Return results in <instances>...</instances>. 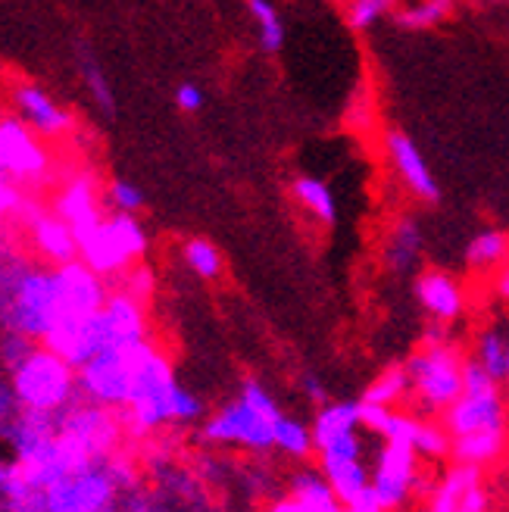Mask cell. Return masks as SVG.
Here are the masks:
<instances>
[{
    "label": "cell",
    "mask_w": 509,
    "mask_h": 512,
    "mask_svg": "<svg viewBox=\"0 0 509 512\" xmlns=\"http://www.w3.org/2000/svg\"><path fill=\"white\" fill-rule=\"evenodd\" d=\"M381 256H385V266L394 275L413 272V266L422 256V228L413 216H400L394 222V228L388 232V241H385V253Z\"/></svg>",
    "instance_id": "cell-19"
},
{
    "label": "cell",
    "mask_w": 509,
    "mask_h": 512,
    "mask_svg": "<svg viewBox=\"0 0 509 512\" xmlns=\"http://www.w3.org/2000/svg\"><path fill=\"white\" fill-rule=\"evenodd\" d=\"M491 285H494V294L503 303H509V260L500 269H494V281H491Z\"/></svg>",
    "instance_id": "cell-42"
},
{
    "label": "cell",
    "mask_w": 509,
    "mask_h": 512,
    "mask_svg": "<svg viewBox=\"0 0 509 512\" xmlns=\"http://www.w3.org/2000/svg\"><path fill=\"white\" fill-rule=\"evenodd\" d=\"M360 428V400H341V403H322L313 419V441L316 450L332 444L344 434Z\"/></svg>",
    "instance_id": "cell-21"
},
{
    "label": "cell",
    "mask_w": 509,
    "mask_h": 512,
    "mask_svg": "<svg viewBox=\"0 0 509 512\" xmlns=\"http://www.w3.org/2000/svg\"><path fill=\"white\" fill-rule=\"evenodd\" d=\"M147 338H150L147 303L113 288L107 303L100 306L97 313H91L88 319L75 322V325L54 328L41 344L60 353L69 366L79 369L97 353L135 344V341H147Z\"/></svg>",
    "instance_id": "cell-1"
},
{
    "label": "cell",
    "mask_w": 509,
    "mask_h": 512,
    "mask_svg": "<svg viewBox=\"0 0 509 512\" xmlns=\"http://www.w3.org/2000/svg\"><path fill=\"white\" fill-rule=\"evenodd\" d=\"M303 391H307V397L313 400V403H328V394H325V388H322V381L316 378V375H307L303 378Z\"/></svg>",
    "instance_id": "cell-43"
},
{
    "label": "cell",
    "mask_w": 509,
    "mask_h": 512,
    "mask_svg": "<svg viewBox=\"0 0 509 512\" xmlns=\"http://www.w3.org/2000/svg\"><path fill=\"white\" fill-rule=\"evenodd\" d=\"M509 450V428H481L460 434L450 441V459L453 463H466L478 469H491Z\"/></svg>",
    "instance_id": "cell-18"
},
{
    "label": "cell",
    "mask_w": 509,
    "mask_h": 512,
    "mask_svg": "<svg viewBox=\"0 0 509 512\" xmlns=\"http://www.w3.org/2000/svg\"><path fill=\"white\" fill-rule=\"evenodd\" d=\"M416 300L428 313V319H441V322H456L466 313V291L450 272L444 269H425L416 275Z\"/></svg>",
    "instance_id": "cell-16"
},
{
    "label": "cell",
    "mask_w": 509,
    "mask_h": 512,
    "mask_svg": "<svg viewBox=\"0 0 509 512\" xmlns=\"http://www.w3.org/2000/svg\"><path fill=\"white\" fill-rule=\"evenodd\" d=\"M0 175L16 185H41L50 175V150L35 128L16 116H0Z\"/></svg>",
    "instance_id": "cell-9"
},
{
    "label": "cell",
    "mask_w": 509,
    "mask_h": 512,
    "mask_svg": "<svg viewBox=\"0 0 509 512\" xmlns=\"http://www.w3.org/2000/svg\"><path fill=\"white\" fill-rule=\"evenodd\" d=\"M506 347H509V338L500 328H485L475 341V360L500 384L506 381Z\"/></svg>",
    "instance_id": "cell-28"
},
{
    "label": "cell",
    "mask_w": 509,
    "mask_h": 512,
    "mask_svg": "<svg viewBox=\"0 0 509 512\" xmlns=\"http://www.w3.org/2000/svg\"><path fill=\"white\" fill-rule=\"evenodd\" d=\"M50 210L60 213L72 225L75 235L85 232V228H91V225H97L100 219L107 216L104 203H100V182L88 172L66 178V185L60 188L54 203H50Z\"/></svg>",
    "instance_id": "cell-15"
},
{
    "label": "cell",
    "mask_w": 509,
    "mask_h": 512,
    "mask_svg": "<svg viewBox=\"0 0 509 512\" xmlns=\"http://www.w3.org/2000/svg\"><path fill=\"white\" fill-rule=\"evenodd\" d=\"M450 431L441 425V422H419V431H416V438H413V447L419 453V459H450Z\"/></svg>",
    "instance_id": "cell-30"
},
{
    "label": "cell",
    "mask_w": 509,
    "mask_h": 512,
    "mask_svg": "<svg viewBox=\"0 0 509 512\" xmlns=\"http://www.w3.org/2000/svg\"><path fill=\"white\" fill-rule=\"evenodd\" d=\"M79 238V260L100 272L107 281L119 278L129 266L141 263L147 253V232L138 222V213L113 210L97 225L75 235Z\"/></svg>",
    "instance_id": "cell-6"
},
{
    "label": "cell",
    "mask_w": 509,
    "mask_h": 512,
    "mask_svg": "<svg viewBox=\"0 0 509 512\" xmlns=\"http://www.w3.org/2000/svg\"><path fill=\"white\" fill-rule=\"evenodd\" d=\"M22 203H25L22 185H16L7 175H0V232H7L10 222H19Z\"/></svg>",
    "instance_id": "cell-34"
},
{
    "label": "cell",
    "mask_w": 509,
    "mask_h": 512,
    "mask_svg": "<svg viewBox=\"0 0 509 512\" xmlns=\"http://www.w3.org/2000/svg\"><path fill=\"white\" fill-rule=\"evenodd\" d=\"M82 75H85V85L94 97V104L104 110L107 116L116 113V97H113V88H110V79H107V72L100 69V63L94 60H85L82 63Z\"/></svg>",
    "instance_id": "cell-32"
},
{
    "label": "cell",
    "mask_w": 509,
    "mask_h": 512,
    "mask_svg": "<svg viewBox=\"0 0 509 512\" xmlns=\"http://www.w3.org/2000/svg\"><path fill=\"white\" fill-rule=\"evenodd\" d=\"M19 409H22V403L16 400L13 388H7V384H0V434H7V431H10V425H13L16 416H19Z\"/></svg>",
    "instance_id": "cell-39"
},
{
    "label": "cell",
    "mask_w": 509,
    "mask_h": 512,
    "mask_svg": "<svg viewBox=\"0 0 509 512\" xmlns=\"http://www.w3.org/2000/svg\"><path fill=\"white\" fill-rule=\"evenodd\" d=\"M319 459H332V456H363V441H360V431H350L344 438L325 444L316 450Z\"/></svg>",
    "instance_id": "cell-37"
},
{
    "label": "cell",
    "mask_w": 509,
    "mask_h": 512,
    "mask_svg": "<svg viewBox=\"0 0 509 512\" xmlns=\"http://www.w3.org/2000/svg\"><path fill=\"white\" fill-rule=\"evenodd\" d=\"M391 416H394V406L360 400V425H363L366 431L378 434V438H385V434H388Z\"/></svg>",
    "instance_id": "cell-36"
},
{
    "label": "cell",
    "mask_w": 509,
    "mask_h": 512,
    "mask_svg": "<svg viewBox=\"0 0 509 512\" xmlns=\"http://www.w3.org/2000/svg\"><path fill=\"white\" fill-rule=\"evenodd\" d=\"M19 225H25V232H29V241L38 253V260L54 263V266L79 260V238H75L72 225L60 213L25 197L19 210Z\"/></svg>",
    "instance_id": "cell-11"
},
{
    "label": "cell",
    "mask_w": 509,
    "mask_h": 512,
    "mask_svg": "<svg viewBox=\"0 0 509 512\" xmlns=\"http://www.w3.org/2000/svg\"><path fill=\"white\" fill-rule=\"evenodd\" d=\"M485 4H503V0H485Z\"/></svg>",
    "instance_id": "cell-44"
},
{
    "label": "cell",
    "mask_w": 509,
    "mask_h": 512,
    "mask_svg": "<svg viewBox=\"0 0 509 512\" xmlns=\"http://www.w3.org/2000/svg\"><path fill=\"white\" fill-rule=\"evenodd\" d=\"M463 366H466V356L453 341L422 344V350L406 360L413 394L425 413L441 416L444 409L463 394Z\"/></svg>",
    "instance_id": "cell-8"
},
{
    "label": "cell",
    "mask_w": 509,
    "mask_h": 512,
    "mask_svg": "<svg viewBox=\"0 0 509 512\" xmlns=\"http://www.w3.org/2000/svg\"><path fill=\"white\" fill-rule=\"evenodd\" d=\"M282 416L275 397L266 391V384L247 378L241 384L238 400L225 403L219 413L203 422V441L219 447H244L250 453L275 450V422Z\"/></svg>",
    "instance_id": "cell-3"
},
{
    "label": "cell",
    "mask_w": 509,
    "mask_h": 512,
    "mask_svg": "<svg viewBox=\"0 0 509 512\" xmlns=\"http://www.w3.org/2000/svg\"><path fill=\"white\" fill-rule=\"evenodd\" d=\"M135 484V472L125 456H100L94 463L63 475L38 494L35 509L41 512H100L113 509Z\"/></svg>",
    "instance_id": "cell-2"
},
{
    "label": "cell",
    "mask_w": 509,
    "mask_h": 512,
    "mask_svg": "<svg viewBox=\"0 0 509 512\" xmlns=\"http://www.w3.org/2000/svg\"><path fill=\"white\" fill-rule=\"evenodd\" d=\"M110 288H119V291L132 294V297H138V300L147 303L150 294H154V272H150L147 266H141V263H135V266L125 269L119 278H113Z\"/></svg>",
    "instance_id": "cell-33"
},
{
    "label": "cell",
    "mask_w": 509,
    "mask_h": 512,
    "mask_svg": "<svg viewBox=\"0 0 509 512\" xmlns=\"http://www.w3.org/2000/svg\"><path fill=\"white\" fill-rule=\"evenodd\" d=\"M509 260V232L503 228H488L469 241L466 247V266L472 272H494Z\"/></svg>",
    "instance_id": "cell-23"
},
{
    "label": "cell",
    "mask_w": 509,
    "mask_h": 512,
    "mask_svg": "<svg viewBox=\"0 0 509 512\" xmlns=\"http://www.w3.org/2000/svg\"><path fill=\"white\" fill-rule=\"evenodd\" d=\"M397 0H350L347 7V22L353 32H369L388 13H394Z\"/></svg>",
    "instance_id": "cell-31"
},
{
    "label": "cell",
    "mask_w": 509,
    "mask_h": 512,
    "mask_svg": "<svg viewBox=\"0 0 509 512\" xmlns=\"http://www.w3.org/2000/svg\"><path fill=\"white\" fill-rule=\"evenodd\" d=\"M410 394H413V381H410V372H406V363H394V366H388L385 372H378V378H372L366 384L363 400L397 406Z\"/></svg>",
    "instance_id": "cell-24"
},
{
    "label": "cell",
    "mask_w": 509,
    "mask_h": 512,
    "mask_svg": "<svg viewBox=\"0 0 509 512\" xmlns=\"http://www.w3.org/2000/svg\"><path fill=\"white\" fill-rule=\"evenodd\" d=\"M291 194H294V200L316 222H322V225H335L338 222L335 194H332V188H328L325 182H319V178H313V175H297L294 182H291Z\"/></svg>",
    "instance_id": "cell-22"
},
{
    "label": "cell",
    "mask_w": 509,
    "mask_h": 512,
    "mask_svg": "<svg viewBox=\"0 0 509 512\" xmlns=\"http://www.w3.org/2000/svg\"><path fill=\"white\" fill-rule=\"evenodd\" d=\"M344 509H350V512H385V506H381V497L375 494L372 484H369V488H363L360 494H356Z\"/></svg>",
    "instance_id": "cell-40"
},
{
    "label": "cell",
    "mask_w": 509,
    "mask_h": 512,
    "mask_svg": "<svg viewBox=\"0 0 509 512\" xmlns=\"http://www.w3.org/2000/svg\"><path fill=\"white\" fill-rule=\"evenodd\" d=\"M419 478V453L406 441H385L372 466V488L381 497V506L400 509L410 503Z\"/></svg>",
    "instance_id": "cell-10"
},
{
    "label": "cell",
    "mask_w": 509,
    "mask_h": 512,
    "mask_svg": "<svg viewBox=\"0 0 509 512\" xmlns=\"http://www.w3.org/2000/svg\"><path fill=\"white\" fill-rule=\"evenodd\" d=\"M441 425L450 431V438L481 428H509L503 384L494 381L475 356H469L463 366V394L441 413Z\"/></svg>",
    "instance_id": "cell-7"
},
{
    "label": "cell",
    "mask_w": 509,
    "mask_h": 512,
    "mask_svg": "<svg viewBox=\"0 0 509 512\" xmlns=\"http://www.w3.org/2000/svg\"><path fill=\"white\" fill-rule=\"evenodd\" d=\"M247 10L253 16V22H257V38H260V47L263 54H282L285 47V22L282 16H278L275 4H269V0H247Z\"/></svg>",
    "instance_id": "cell-26"
},
{
    "label": "cell",
    "mask_w": 509,
    "mask_h": 512,
    "mask_svg": "<svg viewBox=\"0 0 509 512\" xmlns=\"http://www.w3.org/2000/svg\"><path fill=\"white\" fill-rule=\"evenodd\" d=\"M182 256H185V263H188V269L197 275V278H203V281H216L219 275H222V253H219V247L213 244V241H207V238H191V241H185V247H182Z\"/></svg>",
    "instance_id": "cell-29"
},
{
    "label": "cell",
    "mask_w": 509,
    "mask_h": 512,
    "mask_svg": "<svg viewBox=\"0 0 509 512\" xmlns=\"http://www.w3.org/2000/svg\"><path fill=\"white\" fill-rule=\"evenodd\" d=\"M10 388L25 409L35 413H60L79 394V372L69 366L60 353L35 341L19 360L10 366Z\"/></svg>",
    "instance_id": "cell-4"
},
{
    "label": "cell",
    "mask_w": 509,
    "mask_h": 512,
    "mask_svg": "<svg viewBox=\"0 0 509 512\" xmlns=\"http://www.w3.org/2000/svg\"><path fill=\"white\" fill-rule=\"evenodd\" d=\"M275 512H338L344 509L322 469H297L288 478V494L272 503Z\"/></svg>",
    "instance_id": "cell-17"
},
{
    "label": "cell",
    "mask_w": 509,
    "mask_h": 512,
    "mask_svg": "<svg viewBox=\"0 0 509 512\" xmlns=\"http://www.w3.org/2000/svg\"><path fill=\"white\" fill-rule=\"evenodd\" d=\"M385 157L391 160L400 185L410 191L416 200H422V203H438L441 200L438 178L431 175L419 144L410 135L400 132V128H388V132H385Z\"/></svg>",
    "instance_id": "cell-13"
},
{
    "label": "cell",
    "mask_w": 509,
    "mask_h": 512,
    "mask_svg": "<svg viewBox=\"0 0 509 512\" xmlns=\"http://www.w3.org/2000/svg\"><path fill=\"white\" fill-rule=\"evenodd\" d=\"M107 197H110L113 210H122V213H141L144 210V191L132 182H125V178L110 182Z\"/></svg>",
    "instance_id": "cell-35"
},
{
    "label": "cell",
    "mask_w": 509,
    "mask_h": 512,
    "mask_svg": "<svg viewBox=\"0 0 509 512\" xmlns=\"http://www.w3.org/2000/svg\"><path fill=\"white\" fill-rule=\"evenodd\" d=\"M453 13V0H416V4L397 10V25L403 32H428Z\"/></svg>",
    "instance_id": "cell-27"
},
{
    "label": "cell",
    "mask_w": 509,
    "mask_h": 512,
    "mask_svg": "<svg viewBox=\"0 0 509 512\" xmlns=\"http://www.w3.org/2000/svg\"><path fill=\"white\" fill-rule=\"evenodd\" d=\"M13 107L47 141L72 135V125H75L72 113L63 104H57L47 91H41L38 85H16L13 88Z\"/></svg>",
    "instance_id": "cell-14"
},
{
    "label": "cell",
    "mask_w": 509,
    "mask_h": 512,
    "mask_svg": "<svg viewBox=\"0 0 509 512\" xmlns=\"http://www.w3.org/2000/svg\"><path fill=\"white\" fill-rule=\"evenodd\" d=\"M275 450L285 453L288 459H310L316 453V441H313V425H303L300 419L291 416H278L275 422Z\"/></svg>",
    "instance_id": "cell-25"
},
{
    "label": "cell",
    "mask_w": 509,
    "mask_h": 512,
    "mask_svg": "<svg viewBox=\"0 0 509 512\" xmlns=\"http://www.w3.org/2000/svg\"><path fill=\"white\" fill-rule=\"evenodd\" d=\"M319 469L325 472L332 491L338 494L341 506H347L356 494L372 484V469L363 463V456H332L319 459Z\"/></svg>",
    "instance_id": "cell-20"
},
{
    "label": "cell",
    "mask_w": 509,
    "mask_h": 512,
    "mask_svg": "<svg viewBox=\"0 0 509 512\" xmlns=\"http://www.w3.org/2000/svg\"><path fill=\"white\" fill-rule=\"evenodd\" d=\"M203 104H207V94H203L197 85L185 82V85L175 88V107L182 110V113H200Z\"/></svg>",
    "instance_id": "cell-38"
},
{
    "label": "cell",
    "mask_w": 509,
    "mask_h": 512,
    "mask_svg": "<svg viewBox=\"0 0 509 512\" xmlns=\"http://www.w3.org/2000/svg\"><path fill=\"white\" fill-rule=\"evenodd\" d=\"M450 341V322L431 319L428 328L422 331V344H447Z\"/></svg>",
    "instance_id": "cell-41"
},
{
    "label": "cell",
    "mask_w": 509,
    "mask_h": 512,
    "mask_svg": "<svg viewBox=\"0 0 509 512\" xmlns=\"http://www.w3.org/2000/svg\"><path fill=\"white\" fill-rule=\"evenodd\" d=\"M160 347L154 341H135L125 347H113L91 356L88 363H82L79 369V394L91 403L119 409L132 400L138 381L147 369V363L154 360V353Z\"/></svg>",
    "instance_id": "cell-5"
},
{
    "label": "cell",
    "mask_w": 509,
    "mask_h": 512,
    "mask_svg": "<svg viewBox=\"0 0 509 512\" xmlns=\"http://www.w3.org/2000/svg\"><path fill=\"white\" fill-rule=\"evenodd\" d=\"M431 512H485L491 506V494L485 488V469L453 463L428 491Z\"/></svg>",
    "instance_id": "cell-12"
}]
</instances>
